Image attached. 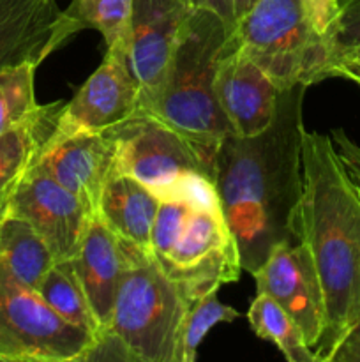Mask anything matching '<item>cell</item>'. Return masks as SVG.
<instances>
[{
  "mask_svg": "<svg viewBox=\"0 0 360 362\" xmlns=\"http://www.w3.org/2000/svg\"><path fill=\"white\" fill-rule=\"evenodd\" d=\"M306 90L304 83L279 90L270 126L254 136L229 134L215 156L222 214L239 244L242 271L251 274L279 244L296 243Z\"/></svg>",
  "mask_w": 360,
  "mask_h": 362,
  "instance_id": "cell-1",
  "label": "cell"
},
{
  "mask_svg": "<svg viewBox=\"0 0 360 362\" xmlns=\"http://www.w3.org/2000/svg\"><path fill=\"white\" fill-rule=\"evenodd\" d=\"M302 180L295 235L311 253L325 297V331L314 356L330 362L360 322V198L330 134L304 131Z\"/></svg>",
  "mask_w": 360,
  "mask_h": 362,
  "instance_id": "cell-2",
  "label": "cell"
},
{
  "mask_svg": "<svg viewBox=\"0 0 360 362\" xmlns=\"http://www.w3.org/2000/svg\"><path fill=\"white\" fill-rule=\"evenodd\" d=\"M233 28L217 13L193 9L180 30L161 88L143 115L179 133L200 158L214 182L215 156L233 133L215 94V69L226 37Z\"/></svg>",
  "mask_w": 360,
  "mask_h": 362,
  "instance_id": "cell-3",
  "label": "cell"
},
{
  "mask_svg": "<svg viewBox=\"0 0 360 362\" xmlns=\"http://www.w3.org/2000/svg\"><path fill=\"white\" fill-rule=\"evenodd\" d=\"M191 303L150 255L131 246L112 320L87 361L184 362L182 332Z\"/></svg>",
  "mask_w": 360,
  "mask_h": 362,
  "instance_id": "cell-4",
  "label": "cell"
},
{
  "mask_svg": "<svg viewBox=\"0 0 360 362\" xmlns=\"http://www.w3.org/2000/svg\"><path fill=\"white\" fill-rule=\"evenodd\" d=\"M150 257L191 300L239 281V244L222 212L164 202L152 228Z\"/></svg>",
  "mask_w": 360,
  "mask_h": 362,
  "instance_id": "cell-5",
  "label": "cell"
},
{
  "mask_svg": "<svg viewBox=\"0 0 360 362\" xmlns=\"http://www.w3.org/2000/svg\"><path fill=\"white\" fill-rule=\"evenodd\" d=\"M229 34L279 90L327 80V39L314 28L306 0H256Z\"/></svg>",
  "mask_w": 360,
  "mask_h": 362,
  "instance_id": "cell-6",
  "label": "cell"
},
{
  "mask_svg": "<svg viewBox=\"0 0 360 362\" xmlns=\"http://www.w3.org/2000/svg\"><path fill=\"white\" fill-rule=\"evenodd\" d=\"M95 338L60 318L0 262V361L81 362Z\"/></svg>",
  "mask_w": 360,
  "mask_h": 362,
  "instance_id": "cell-7",
  "label": "cell"
},
{
  "mask_svg": "<svg viewBox=\"0 0 360 362\" xmlns=\"http://www.w3.org/2000/svg\"><path fill=\"white\" fill-rule=\"evenodd\" d=\"M129 42L109 46L101 66L64 103L53 138L76 133H109L141 115L140 83L129 60Z\"/></svg>",
  "mask_w": 360,
  "mask_h": 362,
  "instance_id": "cell-8",
  "label": "cell"
},
{
  "mask_svg": "<svg viewBox=\"0 0 360 362\" xmlns=\"http://www.w3.org/2000/svg\"><path fill=\"white\" fill-rule=\"evenodd\" d=\"M115 172L136 179L161 202L187 172L205 173L194 148L179 133L143 113L115 129Z\"/></svg>",
  "mask_w": 360,
  "mask_h": 362,
  "instance_id": "cell-9",
  "label": "cell"
},
{
  "mask_svg": "<svg viewBox=\"0 0 360 362\" xmlns=\"http://www.w3.org/2000/svg\"><path fill=\"white\" fill-rule=\"evenodd\" d=\"M7 214L25 219L56 262L73 260L90 225V209L35 163L11 200Z\"/></svg>",
  "mask_w": 360,
  "mask_h": 362,
  "instance_id": "cell-10",
  "label": "cell"
},
{
  "mask_svg": "<svg viewBox=\"0 0 360 362\" xmlns=\"http://www.w3.org/2000/svg\"><path fill=\"white\" fill-rule=\"evenodd\" d=\"M258 293L270 296L302 331L313 350L325 331V297L311 253L304 244H279L254 272Z\"/></svg>",
  "mask_w": 360,
  "mask_h": 362,
  "instance_id": "cell-11",
  "label": "cell"
},
{
  "mask_svg": "<svg viewBox=\"0 0 360 362\" xmlns=\"http://www.w3.org/2000/svg\"><path fill=\"white\" fill-rule=\"evenodd\" d=\"M215 94L233 133L254 136L270 126L279 87L228 34L215 69Z\"/></svg>",
  "mask_w": 360,
  "mask_h": 362,
  "instance_id": "cell-12",
  "label": "cell"
},
{
  "mask_svg": "<svg viewBox=\"0 0 360 362\" xmlns=\"http://www.w3.org/2000/svg\"><path fill=\"white\" fill-rule=\"evenodd\" d=\"M191 11L182 0H133L129 60L140 83V112L161 88Z\"/></svg>",
  "mask_w": 360,
  "mask_h": 362,
  "instance_id": "cell-13",
  "label": "cell"
},
{
  "mask_svg": "<svg viewBox=\"0 0 360 362\" xmlns=\"http://www.w3.org/2000/svg\"><path fill=\"white\" fill-rule=\"evenodd\" d=\"M116 136L109 133H76L49 138L39 156L42 172L81 198L95 216L97 204L115 172Z\"/></svg>",
  "mask_w": 360,
  "mask_h": 362,
  "instance_id": "cell-14",
  "label": "cell"
},
{
  "mask_svg": "<svg viewBox=\"0 0 360 362\" xmlns=\"http://www.w3.org/2000/svg\"><path fill=\"white\" fill-rule=\"evenodd\" d=\"M71 39L56 0H0V71L41 66Z\"/></svg>",
  "mask_w": 360,
  "mask_h": 362,
  "instance_id": "cell-15",
  "label": "cell"
},
{
  "mask_svg": "<svg viewBox=\"0 0 360 362\" xmlns=\"http://www.w3.org/2000/svg\"><path fill=\"white\" fill-rule=\"evenodd\" d=\"M129 260V244L122 243L97 216H94L73 264L97 320L99 334L112 320L120 279Z\"/></svg>",
  "mask_w": 360,
  "mask_h": 362,
  "instance_id": "cell-16",
  "label": "cell"
},
{
  "mask_svg": "<svg viewBox=\"0 0 360 362\" xmlns=\"http://www.w3.org/2000/svg\"><path fill=\"white\" fill-rule=\"evenodd\" d=\"M161 200L136 179L116 173L106 184L95 216L122 243L150 255L152 228Z\"/></svg>",
  "mask_w": 360,
  "mask_h": 362,
  "instance_id": "cell-17",
  "label": "cell"
},
{
  "mask_svg": "<svg viewBox=\"0 0 360 362\" xmlns=\"http://www.w3.org/2000/svg\"><path fill=\"white\" fill-rule=\"evenodd\" d=\"M64 101L39 108L28 122L0 136V221L9 212L11 200L28 170L39 161L42 148L55 131Z\"/></svg>",
  "mask_w": 360,
  "mask_h": 362,
  "instance_id": "cell-18",
  "label": "cell"
},
{
  "mask_svg": "<svg viewBox=\"0 0 360 362\" xmlns=\"http://www.w3.org/2000/svg\"><path fill=\"white\" fill-rule=\"evenodd\" d=\"M0 262L18 281L37 292L56 260L32 225L7 214L0 221Z\"/></svg>",
  "mask_w": 360,
  "mask_h": 362,
  "instance_id": "cell-19",
  "label": "cell"
},
{
  "mask_svg": "<svg viewBox=\"0 0 360 362\" xmlns=\"http://www.w3.org/2000/svg\"><path fill=\"white\" fill-rule=\"evenodd\" d=\"M37 293L41 299L69 324L85 329L94 338L99 334V325L88 304L81 279L74 269L73 260L55 262L48 274L42 278Z\"/></svg>",
  "mask_w": 360,
  "mask_h": 362,
  "instance_id": "cell-20",
  "label": "cell"
},
{
  "mask_svg": "<svg viewBox=\"0 0 360 362\" xmlns=\"http://www.w3.org/2000/svg\"><path fill=\"white\" fill-rule=\"evenodd\" d=\"M247 322L258 338L277 346L289 362H318L293 318L267 293H258L247 311Z\"/></svg>",
  "mask_w": 360,
  "mask_h": 362,
  "instance_id": "cell-21",
  "label": "cell"
},
{
  "mask_svg": "<svg viewBox=\"0 0 360 362\" xmlns=\"http://www.w3.org/2000/svg\"><path fill=\"white\" fill-rule=\"evenodd\" d=\"M131 11L133 0H71L62 18L71 37L92 28L104 37L109 48L116 42L131 45Z\"/></svg>",
  "mask_w": 360,
  "mask_h": 362,
  "instance_id": "cell-22",
  "label": "cell"
},
{
  "mask_svg": "<svg viewBox=\"0 0 360 362\" xmlns=\"http://www.w3.org/2000/svg\"><path fill=\"white\" fill-rule=\"evenodd\" d=\"M37 67L23 62L0 71V136L28 122L41 108L34 87Z\"/></svg>",
  "mask_w": 360,
  "mask_h": 362,
  "instance_id": "cell-23",
  "label": "cell"
},
{
  "mask_svg": "<svg viewBox=\"0 0 360 362\" xmlns=\"http://www.w3.org/2000/svg\"><path fill=\"white\" fill-rule=\"evenodd\" d=\"M217 290L203 293L189 304L182 332V361L194 362L198 359V346L207 332L217 324H232L240 313L235 308L222 304L217 297Z\"/></svg>",
  "mask_w": 360,
  "mask_h": 362,
  "instance_id": "cell-24",
  "label": "cell"
},
{
  "mask_svg": "<svg viewBox=\"0 0 360 362\" xmlns=\"http://www.w3.org/2000/svg\"><path fill=\"white\" fill-rule=\"evenodd\" d=\"M162 202H182L198 211L222 212L217 187L201 172H187Z\"/></svg>",
  "mask_w": 360,
  "mask_h": 362,
  "instance_id": "cell-25",
  "label": "cell"
},
{
  "mask_svg": "<svg viewBox=\"0 0 360 362\" xmlns=\"http://www.w3.org/2000/svg\"><path fill=\"white\" fill-rule=\"evenodd\" d=\"M327 45L328 60L339 52L360 48V0H339L337 16L327 35Z\"/></svg>",
  "mask_w": 360,
  "mask_h": 362,
  "instance_id": "cell-26",
  "label": "cell"
},
{
  "mask_svg": "<svg viewBox=\"0 0 360 362\" xmlns=\"http://www.w3.org/2000/svg\"><path fill=\"white\" fill-rule=\"evenodd\" d=\"M346 78V80H360V48L346 49L330 57L325 69V78Z\"/></svg>",
  "mask_w": 360,
  "mask_h": 362,
  "instance_id": "cell-27",
  "label": "cell"
},
{
  "mask_svg": "<svg viewBox=\"0 0 360 362\" xmlns=\"http://www.w3.org/2000/svg\"><path fill=\"white\" fill-rule=\"evenodd\" d=\"M306 6L314 28L327 39L335 16H337L339 0H306Z\"/></svg>",
  "mask_w": 360,
  "mask_h": 362,
  "instance_id": "cell-28",
  "label": "cell"
},
{
  "mask_svg": "<svg viewBox=\"0 0 360 362\" xmlns=\"http://www.w3.org/2000/svg\"><path fill=\"white\" fill-rule=\"evenodd\" d=\"M330 138L332 141H334V147L335 151H337L341 161L356 166V168L360 170V145H356L342 127L332 129Z\"/></svg>",
  "mask_w": 360,
  "mask_h": 362,
  "instance_id": "cell-29",
  "label": "cell"
},
{
  "mask_svg": "<svg viewBox=\"0 0 360 362\" xmlns=\"http://www.w3.org/2000/svg\"><path fill=\"white\" fill-rule=\"evenodd\" d=\"M330 362H360V322L342 338Z\"/></svg>",
  "mask_w": 360,
  "mask_h": 362,
  "instance_id": "cell-30",
  "label": "cell"
},
{
  "mask_svg": "<svg viewBox=\"0 0 360 362\" xmlns=\"http://www.w3.org/2000/svg\"><path fill=\"white\" fill-rule=\"evenodd\" d=\"M187 7L191 9H208L217 13L222 20L226 21L229 28L235 27L236 16H235V4L233 0H182Z\"/></svg>",
  "mask_w": 360,
  "mask_h": 362,
  "instance_id": "cell-31",
  "label": "cell"
},
{
  "mask_svg": "<svg viewBox=\"0 0 360 362\" xmlns=\"http://www.w3.org/2000/svg\"><path fill=\"white\" fill-rule=\"evenodd\" d=\"M342 165H344V168H346V173H348L349 180H352L353 187H355L356 194H359V198H360V170L356 168V166H353V165H348V163H342Z\"/></svg>",
  "mask_w": 360,
  "mask_h": 362,
  "instance_id": "cell-32",
  "label": "cell"
},
{
  "mask_svg": "<svg viewBox=\"0 0 360 362\" xmlns=\"http://www.w3.org/2000/svg\"><path fill=\"white\" fill-rule=\"evenodd\" d=\"M256 2V0H233V4H235V16L236 20H239L242 14H246L247 11L251 9V6Z\"/></svg>",
  "mask_w": 360,
  "mask_h": 362,
  "instance_id": "cell-33",
  "label": "cell"
},
{
  "mask_svg": "<svg viewBox=\"0 0 360 362\" xmlns=\"http://www.w3.org/2000/svg\"><path fill=\"white\" fill-rule=\"evenodd\" d=\"M355 83H356V85H359V87H360V80H356V81H355Z\"/></svg>",
  "mask_w": 360,
  "mask_h": 362,
  "instance_id": "cell-34",
  "label": "cell"
}]
</instances>
